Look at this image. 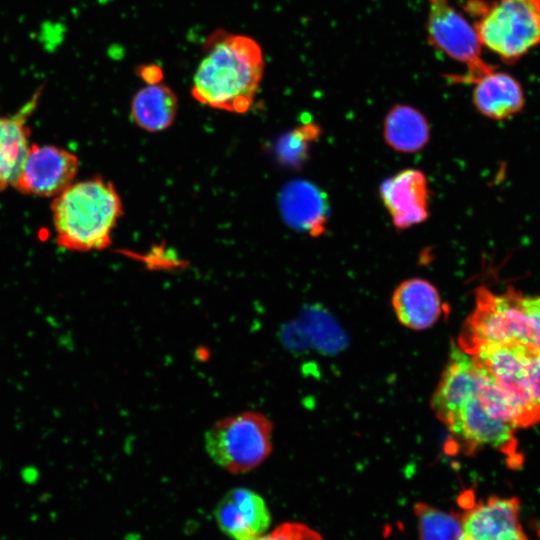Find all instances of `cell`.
I'll use <instances>...</instances> for the list:
<instances>
[{"instance_id":"6da1fadb","label":"cell","mask_w":540,"mask_h":540,"mask_svg":"<svg viewBox=\"0 0 540 540\" xmlns=\"http://www.w3.org/2000/svg\"><path fill=\"white\" fill-rule=\"evenodd\" d=\"M264 70L263 50L254 38L216 29L202 45L191 95L213 109L246 113L254 104Z\"/></svg>"},{"instance_id":"7a4b0ae2","label":"cell","mask_w":540,"mask_h":540,"mask_svg":"<svg viewBox=\"0 0 540 540\" xmlns=\"http://www.w3.org/2000/svg\"><path fill=\"white\" fill-rule=\"evenodd\" d=\"M51 212L57 244L89 252L110 246L123 204L112 182L92 177L74 181L54 197Z\"/></svg>"},{"instance_id":"3957f363","label":"cell","mask_w":540,"mask_h":540,"mask_svg":"<svg viewBox=\"0 0 540 540\" xmlns=\"http://www.w3.org/2000/svg\"><path fill=\"white\" fill-rule=\"evenodd\" d=\"M483 47L513 64L540 45V0H468Z\"/></svg>"},{"instance_id":"277c9868","label":"cell","mask_w":540,"mask_h":540,"mask_svg":"<svg viewBox=\"0 0 540 540\" xmlns=\"http://www.w3.org/2000/svg\"><path fill=\"white\" fill-rule=\"evenodd\" d=\"M273 425L258 411H243L216 421L206 431L204 447L222 469L241 474L261 465L272 451Z\"/></svg>"},{"instance_id":"5b68a950","label":"cell","mask_w":540,"mask_h":540,"mask_svg":"<svg viewBox=\"0 0 540 540\" xmlns=\"http://www.w3.org/2000/svg\"><path fill=\"white\" fill-rule=\"evenodd\" d=\"M521 298L522 294L512 288L501 294L479 288L475 309L464 324L458 346L465 352L482 343L531 348L532 330Z\"/></svg>"},{"instance_id":"8992f818","label":"cell","mask_w":540,"mask_h":540,"mask_svg":"<svg viewBox=\"0 0 540 540\" xmlns=\"http://www.w3.org/2000/svg\"><path fill=\"white\" fill-rule=\"evenodd\" d=\"M426 33L428 42L449 58L466 65L464 75H448L454 83H471L492 69L482 58V44L473 25L449 0H427Z\"/></svg>"},{"instance_id":"52a82bcc","label":"cell","mask_w":540,"mask_h":540,"mask_svg":"<svg viewBox=\"0 0 540 540\" xmlns=\"http://www.w3.org/2000/svg\"><path fill=\"white\" fill-rule=\"evenodd\" d=\"M523 345L482 343L469 352L493 378L515 409L520 427L540 421L528 391L526 353Z\"/></svg>"},{"instance_id":"ba28073f","label":"cell","mask_w":540,"mask_h":540,"mask_svg":"<svg viewBox=\"0 0 540 540\" xmlns=\"http://www.w3.org/2000/svg\"><path fill=\"white\" fill-rule=\"evenodd\" d=\"M77 156L54 145L30 144L13 182L19 192L37 197H56L74 181Z\"/></svg>"},{"instance_id":"9c48e42d","label":"cell","mask_w":540,"mask_h":540,"mask_svg":"<svg viewBox=\"0 0 540 540\" xmlns=\"http://www.w3.org/2000/svg\"><path fill=\"white\" fill-rule=\"evenodd\" d=\"M462 508V540H530L520 521L517 497L471 499Z\"/></svg>"},{"instance_id":"30bf717a","label":"cell","mask_w":540,"mask_h":540,"mask_svg":"<svg viewBox=\"0 0 540 540\" xmlns=\"http://www.w3.org/2000/svg\"><path fill=\"white\" fill-rule=\"evenodd\" d=\"M453 437L468 453L485 446L515 456L517 429L508 422L491 415L480 399L471 397L446 424Z\"/></svg>"},{"instance_id":"8fae6325","label":"cell","mask_w":540,"mask_h":540,"mask_svg":"<svg viewBox=\"0 0 540 540\" xmlns=\"http://www.w3.org/2000/svg\"><path fill=\"white\" fill-rule=\"evenodd\" d=\"M481 378L482 367L473 356L452 345L431 401L433 411L445 425L471 397L477 395Z\"/></svg>"},{"instance_id":"7c38bea8","label":"cell","mask_w":540,"mask_h":540,"mask_svg":"<svg viewBox=\"0 0 540 540\" xmlns=\"http://www.w3.org/2000/svg\"><path fill=\"white\" fill-rule=\"evenodd\" d=\"M214 516L220 530L233 540H251L265 534L271 523L263 497L255 491L230 489L216 505Z\"/></svg>"},{"instance_id":"4fadbf2b","label":"cell","mask_w":540,"mask_h":540,"mask_svg":"<svg viewBox=\"0 0 540 540\" xmlns=\"http://www.w3.org/2000/svg\"><path fill=\"white\" fill-rule=\"evenodd\" d=\"M380 196L399 230L420 224L429 215L428 182L420 170L405 169L385 179L380 185Z\"/></svg>"},{"instance_id":"5bb4252c","label":"cell","mask_w":540,"mask_h":540,"mask_svg":"<svg viewBox=\"0 0 540 540\" xmlns=\"http://www.w3.org/2000/svg\"><path fill=\"white\" fill-rule=\"evenodd\" d=\"M280 211L292 228L313 237L325 231L329 217L326 194L306 180H293L286 184L279 197Z\"/></svg>"},{"instance_id":"9a60e30c","label":"cell","mask_w":540,"mask_h":540,"mask_svg":"<svg viewBox=\"0 0 540 540\" xmlns=\"http://www.w3.org/2000/svg\"><path fill=\"white\" fill-rule=\"evenodd\" d=\"M472 102L479 113L493 120H505L525 105L520 82L511 74L493 67L471 81Z\"/></svg>"},{"instance_id":"2e32d148","label":"cell","mask_w":540,"mask_h":540,"mask_svg":"<svg viewBox=\"0 0 540 540\" xmlns=\"http://www.w3.org/2000/svg\"><path fill=\"white\" fill-rule=\"evenodd\" d=\"M392 306L399 322L413 330L432 327L442 314L437 289L421 278L401 282L393 292Z\"/></svg>"},{"instance_id":"e0dca14e","label":"cell","mask_w":540,"mask_h":540,"mask_svg":"<svg viewBox=\"0 0 540 540\" xmlns=\"http://www.w3.org/2000/svg\"><path fill=\"white\" fill-rule=\"evenodd\" d=\"M40 97L41 90H38L16 113L0 116V191L13 185L31 144L28 119Z\"/></svg>"},{"instance_id":"ac0fdd59","label":"cell","mask_w":540,"mask_h":540,"mask_svg":"<svg viewBox=\"0 0 540 540\" xmlns=\"http://www.w3.org/2000/svg\"><path fill=\"white\" fill-rule=\"evenodd\" d=\"M178 98L163 83L146 84L132 98L130 111L135 124L148 132L169 128L177 114Z\"/></svg>"},{"instance_id":"d6986e66","label":"cell","mask_w":540,"mask_h":540,"mask_svg":"<svg viewBox=\"0 0 540 540\" xmlns=\"http://www.w3.org/2000/svg\"><path fill=\"white\" fill-rule=\"evenodd\" d=\"M429 124L425 116L412 106L397 104L384 120V138L395 151L414 153L428 143Z\"/></svg>"},{"instance_id":"ffe728a7","label":"cell","mask_w":540,"mask_h":540,"mask_svg":"<svg viewBox=\"0 0 540 540\" xmlns=\"http://www.w3.org/2000/svg\"><path fill=\"white\" fill-rule=\"evenodd\" d=\"M414 514L420 540H462L461 513L416 503Z\"/></svg>"},{"instance_id":"44dd1931","label":"cell","mask_w":540,"mask_h":540,"mask_svg":"<svg viewBox=\"0 0 540 540\" xmlns=\"http://www.w3.org/2000/svg\"><path fill=\"white\" fill-rule=\"evenodd\" d=\"M321 128L314 122L303 123L282 135L276 143V155L287 166L301 167L308 159L311 145L319 138Z\"/></svg>"},{"instance_id":"7402d4cb","label":"cell","mask_w":540,"mask_h":540,"mask_svg":"<svg viewBox=\"0 0 540 540\" xmlns=\"http://www.w3.org/2000/svg\"><path fill=\"white\" fill-rule=\"evenodd\" d=\"M251 540H324L309 526L298 522H286Z\"/></svg>"},{"instance_id":"603a6c76","label":"cell","mask_w":540,"mask_h":540,"mask_svg":"<svg viewBox=\"0 0 540 540\" xmlns=\"http://www.w3.org/2000/svg\"><path fill=\"white\" fill-rule=\"evenodd\" d=\"M528 391L533 407L540 419V353L528 348L526 353Z\"/></svg>"},{"instance_id":"cb8c5ba5","label":"cell","mask_w":540,"mask_h":540,"mask_svg":"<svg viewBox=\"0 0 540 540\" xmlns=\"http://www.w3.org/2000/svg\"><path fill=\"white\" fill-rule=\"evenodd\" d=\"M522 305L527 312L531 330V349L540 353V296H524L521 298Z\"/></svg>"},{"instance_id":"d4e9b609","label":"cell","mask_w":540,"mask_h":540,"mask_svg":"<svg viewBox=\"0 0 540 540\" xmlns=\"http://www.w3.org/2000/svg\"><path fill=\"white\" fill-rule=\"evenodd\" d=\"M136 73L146 84L160 83L163 79V71L157 64L140 65Z\"/></svg>"}]
</instances>
